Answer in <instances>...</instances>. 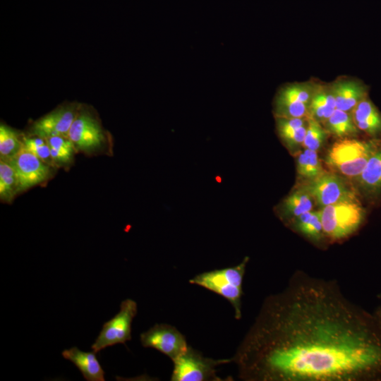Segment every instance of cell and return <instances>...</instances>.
Returning a JSON list of instances; mask_svg holds the SVG:
<instances>
[{
    "mask_svg": "<svg viewBox=\"0 0 381 381\" xmlns=\"http://www.w3.org/2000/svg\"><path fill=\"white\" fill-rule=\"evenodd\" d=\"M8 162L15 170L18 192L42 183L50 174L49 164L23 147Z\"/></svg>",
    "mask_w": 381,
    "mask_h": 381,
    "instance_id": "10",
    "label": "cell"
},
{
    "mask_svg": "<svg viewBox=\"0 0 381 381\" xmlns=\"http://www.w3.org/2000/svg\"><path fill=\"white\" fill-rule=\"evenodd\" d=\"M377 298H379L380 301H381V293H380V294L377 295Z\"/></svg>",
    "mask_w": 381,
    "mask_h": 381,
    "instance_id": "29",
    "label": "cell"
},
{
    "mask_svg": "<svg viewBox=\"0 0 381 381\" xmlns=\"http://www.w3.org/2000/svg\"><path fill=\"white\" fill-rule=\"evenodd\" d=\"M320 210L324 233L330 242L339 241L353 234L363 224L366 214L358 200L334 203Z\"/></svg>",
    "mask_w": 381,
    "mask_h": 381,
    "instance_id": "4",
    "label": "cell"
},
{
    "mask_svg": "<svg viewBox=\"0 0 381 381\" xmlns=\"http://www.w3.org/2000/svg\"><path fill=\"white\" fill-rule=\"evenodd\" d=\"M137 312L138 305L135 301L130 298L123 300L119 313L102 325L91 346L92 351L97 353L107 347L130 341L132 323Z\"/></svg>",
    "mask_w": 381,
    "mask_h": 381,
    "instance_id": "6",
    "label": "cell"
},
{
    "mask_svg": "<svg viewBox=\"0 0 381 381\" xmlns=\"http://www.w3.org/2000/svg\"><path fill=\"white\" fill-rule=\"evenodd\" d=\"M305 188L320 207L334 203L358 200V196L342 177L325 172L318 178L307 181Z\"/></svg>",
    "mask_w": 381,
    "mask_h": 381,
    "instance_id": "8",
    "label": "cell"
},
{
    "mask_svg": "<svg viewBox=\"0 0 381 381\" xmlns=\"http://www.w3.org/2000/svg\"><path fill=\"white\" fill-rule=\"evenodd\" d=\"M338 109L351 113L354 107L368 97V87L357 80H341L331 85Z\"/></svg>",
    "mask_w": 381,
    "mask_h": 381,
    "instance_id": "14",
    "label": "cell"
},
{
    "mask_svg": "<svg viewBox=\"0 0 381 381\" xmlns=\"http://www.w3.org/2000/svg\"><path fill=\"white\" fill-rule=\"evenodd\" d=\"M22 149V140L18 134L11 128L0 126V155L1 159L8 161Z\"/></svg>",
    "mask_w": 381,
    "mask_h": 381,
    "instance_id": "25",
    "label": "cell"
},
{
    "mask_svg": "<svg viewBox=\"0 0 381 381\" xmlns=\"http://www.w3.org/2000/svg\"><path fill=\"white\" fill-rule=\"evenodd\" d=\"M77 114L71 107H61L35 121L32 133L44 139L54 136L68 138L70 128Z\"/></svg>",
    "mask_w": 381,
    "mask_h": 381,
    "instance_id": "12",
    "label": "cell"
},
{
    "mask_svg": "<svg viewBox=\"0 0 381 381\" xmlns=\"http://www.w3.org/2000/svg\"><path fill=\"white\" fill-rule=\"evenodd\" d=\"M232 362L244 381H381V325L337 281L298 270L264 299Z\"/></svg>",
    "mask_w": 381,
    "mask_h": 381,
    "instance_id": "1",
    "label": "cell"
},
{
    "mask_svg": "<svg viewBox=\"0 0 381 381\" xmlns=\"http://www.w3.org/2000/svg\"><path fill=\"white\" fill-rule=\"evenodd\" d=\"M140 342L145 348L157 350L174 361L188 347L185 336L174 326L167 323L155 324L143 332Z\"/></svg>",
    "mask_w": 381,
    "mask_h": 381,
    "instance_id": "9",
    "label": "cell"
},
{
    "mask_svg": "<svg viewBox=\"0 0 381 381\" xmlns=\"http://www.w3.org/2000/svg\"><path fill=\"white\" fill-rule=\"evenodd\" d=\"M62 356L72 362L80 371L83 377L87 381H104V371L102 368L96 353L93 351L86 352L73 346L65 349Z\"/></svg>",
    "mask_w": 381,
    "mask_h": 381,
    "instance_id": "16",
    "label": "cell"
},
{
    "mask_svg": "<svg viewBox=\"0 0 381 381\" xmlns=\"http://www.w3.org/2000/svg\"><path fill=\"white\" fill-rule=\"evenodd\" d=\"M356 179L364 196L377 202L381 198V140Z\"/></svg>",
    "mask_w": 381,
    "mask_h": 381,
    "instance_id": "13",
    "label": "cell"
},
{
    "mask_svg": "<svg viewBox=\"0 0 381 381\" xmlns=\"http://www.w3.org/2000/svg\"><path fill=\"white\" fill-rule=\"evenodd\" d=\"M311 83H298L282 87L274 99L275 118H306L315 88Z\"/></svg>",
    "mask_w": 381,
    "mask_h": 381,
    "instance_id": "7",
    "label": "cell"
},
{
    "mask_svg": "<svg viewBox=\"0 0 381 381\" xmlns=\"http://www.w3.org/2000/svg\"><path fill=\"white\" fill-rule=\"evenodd\" d=\"M314 202L313 196L301 187L292 192L282 201L279 212L283 219L293 220L304 213L312 211Z\"/></svg>",
    "mask_w": 381,
    "mask_h": 381,
    "instance_id": "18",
    "label": "cell"
},
{
    "mask_svg": "<svg viewBox=\"0 0 381 381\" xmlns=\"http://www.w3.org/2000/svg\"><path fill=\"white\" fill-rule=\"evenodd\" d=\"M351 115L359 131L372 139L381 140V112L368 96L354 107Z\"/></svg>",
    "mask_w": 381,
    "mask_h": 381,
    "instance_id": "15",
    "label": "cell"
},
{
    "mask_svg": "<svg viewBox=\"0 0 381 381\" xmlns=\"http://www.w3.org/2000/svg\"><path fill=\"white\" fill-rule=\"evenodd\" d=\"M22 147L34 154L49 166H54L55 164L46 139L38 136L23 138L22 140Z\"/></svg>",
    "mask_w": 381,
    "mask_h": 381,
    "instance_id": "27",
    "label": "cell"
},
{
    "mask_svg": "<svg viewBox=\"0 0 381 381\" xmlns=\"http://www.w3.org/2000/svg\"><path fill=\"white\" fill-rule=\"evenodd\" d=\"M232 362L231 358L214 359L205 356L188 346L187 349L172 361L171 381H222L217 375V368Z\"/></svg>",
    "mask_w": 381,
    "mask_h": 381,
    "instance_id": "5",
    "label": "cell"
},
{
    "mask_svg": "<svg viewBox=\"0 0 381 381\" xmlns=\"http://www.w3.org/2000/svg\"><path fill=\"white\" fill-rule=\"evenodd\" d=\"M328 133L340 138L353 137L360 131L356 127L351 113L336 109L324 123Z\"/></svg>",
    "mask_w": 381,
    "mask_h": 381,
    "instance_id": "21",
    "label": "cell"
},
{
    "mask_svg": "<svg viewBox=\"0 0 381 381\" xmlns=\"http://www.w3.org/2000/svg\"><path fill=\"white\" fill-rule=\"evenodd\" d=\"M380 140L344 138L334 143L325 156L326 164L334 171L356 179Z\"/></svg>",
    "mask_w": 381,
    "mask_h": 381,
    "instance_id": "3",
    "label": "cell"
},
{
    "mask_svg": "<svg viewBox=\"0 0 381 381\" xmlns=\"http://www.w3.org/2000/svg\"><path fill=\"white\" fill-rule=\"evenodd\" d=\"M295 231L310 241L320 244L327 239L324 233L320 210L310 211L293 219Z\"/></svg>",
    "mask_w": 381,
    "mask_h": 381,
    "instance_id": "20",
    "label": "cell"
},
{
    "mask_svg": "<svg viewBox=\"0 0 381 381\" xmlns=\"http://www.w3.org/2000/svg\"><path fill=\"white\" fill-rule=\"evenodd\" d=\"M296 170L298 175L306 182L313 181L326 172L322 168L317 151L305 148L297 156Z\"/></svg>",
    "mask_w": 381,
    "mask_h": 381,
    "instance_id": "22",
    "label": "cell"
},
{
    "mask_svg": "<svg viewBox=\"0 0 381 381\" xmlns=\"http://www.w3.org/2000/svg\"><path fill=\"white\" fill-rule=\"evenodd\" d=\"M46 140L54 164H66L72 160L76 148L68 137L54 136Z\"/></svg>",
    "mask_w": 381,
    "mask_h": 381,
    "instance_id": "23",
    "label": "cell"
},
{
    "mask_svg": "<svg viewBox=\"0 0 381 381\" xmlns=\"http://www.w3.org/2000/svg\"><path fill=\"white\" fill-rule=\"evenodd\" d=\"M249 258L246 256L241 262L236 266L200 273L190 279L189 282L226 299L234 310L235 318L241 320L243 282Z\"/></svg>",
    "mask_w": 381,
    "mask_h": 381,
    "instance_id": "2",
    "label": "cell"
},
{
    "mask_svg": "<svg viewBox=\"0 0 381 381\" xmlns=\"http://www.w3.org/2000/svg\"><path fill=\"white\" fill-rule=\"evenodd\" d=\"M336 109L331 86L316 85L309 107L308 116L320 123H325Z\"/></svg>",
    "mask_w": 381,
    "mask_h": 381,
    "instance_id": "19",
    "label": "cell"
},
{
    "mask_svg": "<svg viewBox=\"0 0 381 381\" xmlns=\"http://www.w3.org/2000/svg\"><path fill=\"white\" fill-rule=\"evenodd\" d=\"M373 313L381 325V301L380 304L375 308Z\"/></svg>",
    "mask_w": 381,
    "mask_h": 381,
    "instance_id": "28",
    "label": "cell"
},
{
    "mask_svg": "<svg viewBox=\"0 0 381 381\" xmlns=\"http://www.w3.org/2000/svg\"><path fill=\"white\" fill-rule=\"evenodd\" d=\"M327 133V131L321 126V123L308 116L303 147L305 149L318 151L323 145Z\"/></svg>",
    "mask_w": 381,
    "mask_h": 381,
    "instance_id": "26",
    "label": "cell"
},
{
    "mask_svg": "<svg viewBox=\"0 0 381 381\" xmlns=\"http://www.w3.org/2000/svg\"><path fill=\"white\" fill-rule=\"evenodd\" d=\"M18 191V181L15 170L9 162L0 161V198L2 201L11 202Z\"/></svg>",
    "mask_w": 381,
    "mask_h": 381,
    "instance_id": "24",
    "label": "cell"
},
{
    "mask_svg": "<svg viewBox=\"0 0 381 381\" xmlns=\"http://www.w3.org/2000/svg\"><path fill=\"white\" fill-rule=\"evenodd\" d=\"M68 138L76 149L87 152L99 148L104 142V135L99 123L90 114H77L68 132Z\"/></svg>",
    "mask_w": 381,
    "mask_h": 381,
    "instance_id": "11",
    "label": "cell"
},
{
    "mask_svg": "<svg viewBox=\"0 0 381 381\" xmlns=\"http://www.w3.org/2000/svg\"><path fill=\"white\" fill-rule=\"evenodd\" d=\"M308 117L276 118V129L282 141L290 150L303 146L306 133Z\"/></svg>",
    "mask_w": 381,
    "mask_h": 381,
    "instance_id": "17",
    "label": "cell"
}]
</instances>
